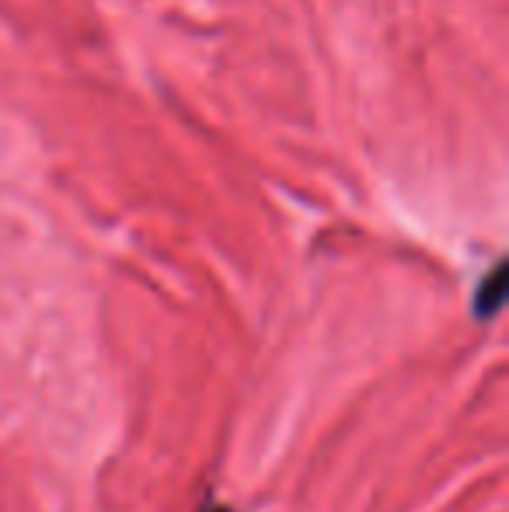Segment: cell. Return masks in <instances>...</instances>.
<instances>
[{
  "mask_svg": "<svg viewBox=\"0 0 509 512\" xmlns=\"http://www.w3.org/2000/svg\"><path fill=\"white\" fill-rule=\"evenodd\" d=\"M503 279H506V272H503V265H496L492 269V276L485 279V286L478 290V304H475V310L482 317H492L499 310V304H503Z\"/></svg>",
  "mask_w": 509,
  "mask_h": 512,
  "instance_id": "obj_1",
  "label": "cell"
}]
</instances>
